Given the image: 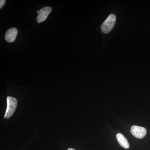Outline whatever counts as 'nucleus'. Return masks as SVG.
Masks as SVG:
<instances>
[{"mask_svg": "<svg viewBox=\"0 0 150 150\" xmlns=\"http://www.w3.org/2000/svg\"><path fill=\"white\" fill-rule=\"evenodd\" d=\"M17 100L15 98L11 96L7 97V106L4 118L8 119L10 118L15 111L17 105Z\"/></svg>", "mask_w": 150, "mask_h": 150, "instance_id": "1", "label": "nucleus"}, {"mask_svg": "<svg viewBox=\"0 0 150 150\" xmlns=\"http://www.w3.org/2000/svg\"><path fill=\"white\" fill-rule=\"evenodd\" d=\"M116 21V16L114 14H111L108 16L106 19L101 25V30L103 33H107L110 32L113 27Z\"/></svg>", "mask_w": 150, "mask_h": 150, "instance_id": "2", "label": "nucleus"}, {"mask_svg": "<svg viewBox=\"0 0 150 150\" xmlns=\"http://www.w3.org/2000/svg\"><path fill=\"white\" fill-rule=\"evenodd\" d=\"M131 132L136 138L141 139L144 138L146 134V129L141 126H133L131 127Z\"/></svg>", "mask_w": 150, "mask_h": 150, "instance_id": "3", "label": "nucleus"}, {"mask_svg": "<svg viewBox=\"0 0 150 150\" xmlns=\"http://www.w3.org/2000/svg\"><path fill=\"white\" fill-rule=\"evenodd\" d=\"M52 8L50 7L46 6L43 7L40 10L37 17V21L38 23L43 22L46 20L49 14L51 13Z\"/></svg>", "mask_w": 150, "mask_h": 150, "instance_id": "4", "label": "nucleus"}, {"mask_svg": "<svg viewBox=\"0 0 150 150\" xmlns=\"http://www.w3.org/2000/svg\"><path fill=\"white\" fill-rule=\"evenodd\" d=\"M17 34L18 30L15 28L8 29L5 34L6 41L9 43H13L15 40Z\"/></svg>", "mask_w": 150, "mask_h": 150, "instance_id": "5", "label": "nucleus"}, {"mask_svg": "<svg viewBox=\"0 0 150 150\" xmlns=\"http://www.w3.org/2000/svg\"><path fill=\"white\" fill-rule=\"evenodd\" d=\"M116 139L119 144L121 145L122 147L126 149H129L130 147V145L128 140L123 134L121 133H118L116 135Z\"/></svg>", "mask_w": 150, "mask_h": 150, "instance_id": "6", "label": "nucleus"}, {"mask_svg": "<svg viewBox=\"0 0 150 150\" xmlns=\"http://www.w3.org/2000/svg\"><path fill=\"white\" fill-rule=\"evenodd\" d=\"M6 1L5 0H1L0 1V8H2L5 4Z\"/></svg>", "mask_w": 150, "mask_h": 150, "instance_id": "7", "label": "nucleus"}, {"mask_svg": "<svg viewBox=\"0 0 150 150\" xmlns=\"http://www.w3.org/2000/svg\"><path fill=\"white\" fill-rule=\"evenodd\" d=\"M68 150H76L74 149H71V148H70V149H68Z\"/></svg>", "mask_w": 150, "mask_h": 150, "instance_id": "8", "label": "nucleus"}, {"mask_svg": "<svg viewBox=\"0 0 150 150\" xmlns=\"http://www.w3.org/2000/svg\"><path fill=\"white\" fill-rule=\"evenodd\" d=\"M39 12H40V11H37V13H39Z\"/></svg>", "mask_w": 150, "mask_h": 150, "instance_id": "9", "label": "nucleus"}]
</instances>
